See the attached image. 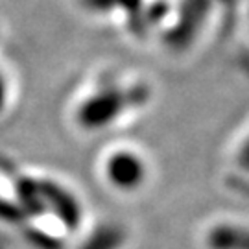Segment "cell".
<instances>
[{
    "mask_svg": "<svg viewBox=\"0 0 249 249\" xmlns=\"http://www.w3.org/2000/svg\"><path fill=\"white\" fill-rule=\"evenodd\" d=\"M102 174L113 190L133 194L142 190L150 181V160L137 148L118 146L106 155L102 162Z\"/></svg>",
    "mask_w": 249,
    "mask_h": 249,
    "instance_id": "obj_1",
    "label": "cell"
},
{
    "mask_svg": "<svg viewBox=\"0 0 249 249\" xmlns=\"http://www.w3.org/2000/svg\"><path fill=\"white\" fill-rule=\"evenodd\" d=\"M125 104H127L125 96L118 92H98L78 107L76 120L87 131L104 129L120 118L125 109Z\"/></svg>",
    "mask_w": 249,
    "mask_h": 249,
    "instance_id": "obj_2",
    "label": "cell"
},
{
    "mask_svg": "<svg viewBox=\"0 0 249 249\" xmlns=\"http://www.w3.org/2000/svg\"><path fill=\"white\" fill-rule=\"evenodd\" d=\"M127 234L118 223H102L89 232L78 249H122Z\"/></svg>",
    "mask_w": 249,
    "mask_h": 249,
    "instance_id": "obj_3",
    "label": "cell"
},
{
    "mask_svg": "<svg viewBox=\"0 0 249 249\" xmlns=\"http://www.w3.org/2000/svg\"><path fill=\"white\" fill-rule=\"evenodd\" d=\"M234 159H236V164L244 172H249V133L244 135V139L238 144V150L234 153Z\"/></svg>",
    "mask_w": 249,
    "mask_h": 249,
    "instance_id": "obj_4",
    "label": "cell"
},
{
    "mask_svg": "<svg viewBox=\"0 0 249 249\" xmlns=\"http://www.w3.org/2000/svg\"><path fill=\"white\" fill-rule=\"evenodd\" d=\"M4 104H6V85H4V81L0 78V111H2Z\"/></svg>",
    "mask_w": 249,
    "mask_h": 249,
    "instance_id": "obj_5",
    "label": "cell"
},
{
    "mask_svg": "<svg viewBox=\"0 0 249 249\" xmlns=\"http://www.w3.org/2000/svg\"><path fill=\"white\" fill-rule=\"evenodd\" d=\"M0 249H6V246H4V242L0 240Z\"/></svg>",
    "mask_w": 249,
    "mask_h": 249,
    "instance_id": "obj_6",
    "label": "cell"
}]
</instances>
